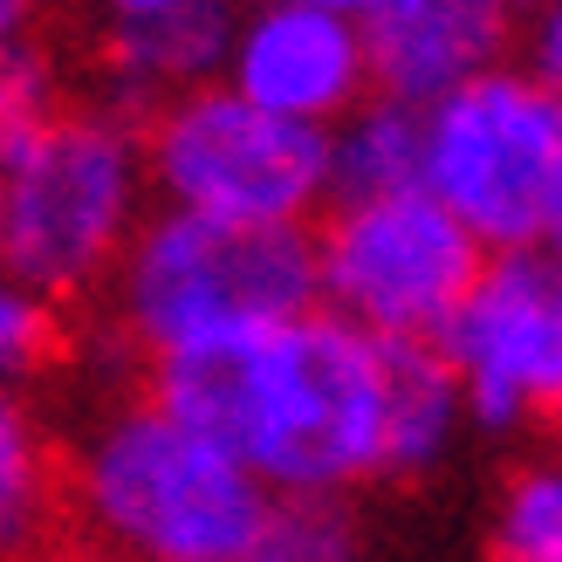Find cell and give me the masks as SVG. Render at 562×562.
<instances>
[{
    "label": "cell",
    "mask_w": 562,
    "mask_h": 562,
    "mask_svg": "<svg viewBox=\"0 0 562 562\" xmlns=\"http://www.w3.org/2000/svg\"><path fill=\"white\" fill-rule=\"evenodd\" d=\"M145 200V151L117 110H55L0 151V274L42 302L97 289Z\"/></svg>",
    "instance_id": "obj_4"
},
{
    "label": "cell",
    "mask_w": 562,
    "mask_h": 562,
    "mask_svg": "<svg viewBox=\"0 0 562 562\" xmlns=\"http://www.w3.org/2000/svg\"><path fill=\"white\" fill-rule=\"evenodd\" d=\"M55 110H63V90H55V69H48L42 48L0 63V151H8L14 137H27L42 117H55Z\"/></svg>",
    "instance_id": "obj_18"
},
{
    "label": "cell",
    "mask_w": 562,
    "mask_h": 562,
    "mask_svg": "<svg viewBox=\"0 0 562 562\" xmlns=\"http://www.w3.org/2000/svg\"><path fill=\"white\" fill-rule=\"evenodd\" d=\"M521 21H528V76L562 97V0H536V8H521Z\"/></svg>",
    "instance_id": "obj_19"
},
{
    "label": "cell",
    "mask_w": 562,
    "mask_h": 562,
    "mask_svg": "<svg viewBox=\"0 0 562 562\" xmlns=\"http://www.w3.org/2000/svg\"><path fill=\"white\" fill-rule=\"evenodd\" d=\"M35 35H42V0H0V63L42 48Z\"/></svg>",
    "instance_id": "obj_20"
},
{
    "label": "cell",
    "mask_w": 562,
    "mask_h": 562,
    "mask_svg": "<svg viewBox=\"0 0 562 562\" xmlns=\"http://www.w3.org/2000/svg\"><path fill=\"white\" fill-rule=\"evenodd\" d=\"M515 8H536V0H515Z\"/></svg>",
    "instance_id": "obj_24"
},
{
    "label": "cell",
    "mask_w": 562,
    "mask_h": 562,
    "mask_svg": "<svg viewBox=\"0 0 562 562\" xmlns=\"http://www.w3.org/2000/svg\"><path fill=\"white\" fill-rule=\"evenodd\" d=\"M515 0H371L357 14L371 90L426 110L432 97L460 90L481 69H501L515 42Z\"/></svg>",
    "instance_id": "obj_10"
},
{
    "label": "cell",
    "mask_w": 562,
    "mask_h": 562,
    "mask_svg": "<svg viewBox=\"0 0 562 562\" xmlns=\"http://www.w3.org/2000/svg\"><path fill=\"white\" fill-rule=\"evenodd\" d=\"M418 186V103L363 97L344 124H329V200Z\"/></svg>",
    "instance_id": "obj_14"
},
{
    "label": "cell",
    "mask_w": 562,
    "mask_h": 562,
    "mask_svg": "<svg viewBox=\"0 0 562 562\" xmlns=\"http://www.w3.org/2000/svg\"><path fill=\"white\" fill-rule=\"evenodd\" d=\"M418 186L487 247H542L562 186V97L528 69H481L418 110Z\"/></svg>",
    "instance_id": "obj_6"
},
{
    "label": "cell",
    "mask_w": 562,
    "mask_h": 562,
    "mask_svg": "<svg viewBox=\"0 0 562 562\" xmlns=\"http://www.w3.org/2000/svg\"><path fill=\"white\" fill-rule=\"evenodd\" d=\"M240 562H357V521L344 501L274 494Z\"/></svg>",
    "instance_id": "obj_15"
},
{
    "label": "cell",
    "mask_w": 562,
    "mask_h": 562,
    "mask_svg": "<svg viewBox=\"0 0 562 562\" xmlns=\"http://www.w3.org/2000/svg\"><path fill=\"white\" fill-rule=\"evenodd\" d=\"M494 562H562V460H528L501 487Z\"/></svg>",
    "instance_id": "obj_16"
},
{
    "label": "cell",
    "mask_w": 562,
    "mask_h": 562,
    "mask_svg": "<svg viewBox=\"0 0 562 562\" xmlns=\"http://www.w3.org/2000/svg\"><path fill=\"white\" fill-rule=\"evenodd\" d=\"M97 27H124V21H145V14H172L186 0H76Z\"/></svg>",
    "instance_id": "obj_21"
},
{
    "label": "cell",
    "mask_w": 562,
    "mask_h": 562,
    "mask_svg": "<svg viewBox=\"0 0 562 562\" xmlns=\"http://www.w3.org/2000/svg\"><path fill=\"white\" fill-rule=\"evenodd\" d=\"M549 255H562V186H555V213H549V234H542Z\"/></svg>",
    "instance_id": "obj_22"
},
{
    "label": "cell",
    "mask_w": 562,
    "mask_h": 562,
    "mask_svg": "<svg viewBox=\"0 0 562 562\" xmlns=\"http://www.w3.org/2000/svg\"><path fill=\"white\" fill-rule=\"evenodd\" d=\"M432 350L453 371L473 426L521 432L536 418H562V255H487Z\"/></svg>",
    "instance_id": "obj_8"
},
{
    "label": "cell",
    "mask_w": 562,
    "mask_h": 562,
    "mask_svg": "<svg viewBox=\"0 0 562 562\" xmlns=\"http://www.w3.org/2000/svg\"><path fill=\"white\" fill-rule=\"evenodd\" d=\"M234 8L227 0H186L172 14H145L124 27H103V76L124 103H165L179 90H200L227 63Z\"/></svg>",
    "instance_id": "obj_11"
},
{
    "label": "cell",
    "mask_w": 562,
    "mask_h": 562,
    "mask_svg": "<svg viewBox=\"0 0 562 562\" xmlns=\"http://www.w3.org/2000/svg\"><path fill=\"white\" fill-rule=\"evenodd\" d=\"M460 384L446 371L432 344H398V371H391V481H418L446 460L460 439Z\"/></svg>",
    "instance_id": "obj_13"
},
{
    "label": "cell",
    "mask_w": 562,
    "mask_h": 562,
    "mask_svg": "<svg viewBox=\"0 0 562 562\" xmlns=\"http://www.w3.org/2000/svg\"><path fill=\"white\" fill-rule=\"evenodd\" d=\"M391 371L398 344L302 308L247 344L158 363L151 398L220 439L268 494L344 501L391 481Z\"/></svg>",
    "instance_id": "obj_1"
},
{
    "label": "cell",
    "mask_w": 562,
    "mask_h": 562,
    "mask_svg": "<svg viewBox=\"0 0 562 562\" xmlns=\"http://www.w3.org/2000/svg\"><path fill=\"white\" fill-rule=\"evenodd\" d=\"M158 206L227 227H302L329 206V131L289 124L227 82H200L151 103L137 131Z\"/></svg>",
    "instance_id": "obj_5"
},
{
    "label": "cell",
    "mask_w": 562,
    "mask_h": 562,
    "mask_svg": "<svg viewBox=\"0 0 562 562\" xmlns=\"http://www.w3.org/2000/svg\"><path fill=\"white\" fill-rule=\"evenodd\" d=\"M55 350V302L14 289L8 274H0V378H27L35 363H48Z\"/></svg>",
    "instance_id": "obj_17"
},
{
    "label": "cell",
    "mask_w": 562,
    "mask_h": 562,
    "mask_svg": "<svg viewBox=\"0 0 562 562\" xmlns=\"http://www.w3.org/2000/svg\"><path fill=\"white\" fill-rule=\"evenodd\" d=\"M63 508V460L14 378H0V555H27Z\"/></svg>",
    "instance_id": "obj_12"
},
{
    "label": "cell",
    "mask_w": 562,
    "mask_h": 562,
    "mask_svg": "<svg viewBox=\"0 0 562 562\" xmlns=\"http://www.w3.org/2000/svg\"><path fill=\"white\" fill-rule=\"evenodd\" d=\"M308 8H329V14H350V21H357L363 8H371V0H308Z\"/></svg>",
    "instance_id": "obj_23"
},
{
    "label": "cell",
    "mask_w": 562,
    "mask_h": 562,
    "mask_svg": "<svg viewBox=\"0 0 562 562\" xmlns=\"http://www.w3.org/2000/svg\"><path fill=\"white\" fill-rule=\"evenodd\" d=\"M110 308L131 350L158 363L247 344L316 308V261L302 227H227L158 206L110 268Z\"/></svg>",
    "instance_id": "obj_3"
},
{
    "label": "cell",
    "mask_w": 562,
    "mask_h": 562,
    "mask_svg": "<svg viewBox=\"0 0 562 562\" xmlns=\"http://www.w3.org/2000/svg\"><path fill=\"white\" fill-rule=\"evenodd\" d=\"M308 261H316V308L378 344H439L487 247L426 186H398L371 200H329Z\"/></svg>",
    "instance_id": "obj_7"
},
{
    "label": "cell",
    "mask_w": 562,
    "mask_h": 562,
    "mask_svg": "<svg viewBox=\"0 0 562 562\" xmlns=\"http://www.w3.org/2000/svg\"><path fill=\"white\" fill-rule=\"evenodd\" d=\"M69 501L117 562H240L274 494L165 398H124L76 439Z\"/></svg>",
    "instance_id": "obj_2"
},
{
    "label": "cell",
    "mask_w": 562,
    "mask_h": 562,
    "mask_svg": "<svg viewBox=\"0 0 562 562\" xmlns=\"http://www.w3.org/2000/svg\"><path fill=\"white\" fill-rule=\"evenodd\" d=\"M220 82L289 124L329 131L371 97V55L350 14L308 8V0H261L234 14Z\"/></svg>",
    "instance_id": "obj_9"
}]
</instances>
